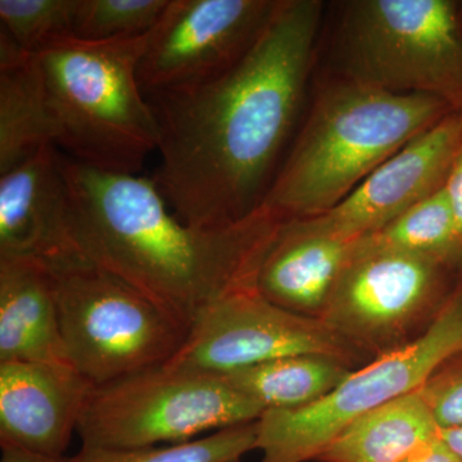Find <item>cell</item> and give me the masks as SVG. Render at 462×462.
Returning <instances> with one entry per match:
<instances>
[{"instance_id":"obj_8","label":"cell","mask_w":462,"mask_h":462,"mask_svg":"<svg viewBox=\"0 0 462 462\" xmlns=\"http://www.w3.org/2000/svg\"><path fill=\"white\" fill-rule=\"evenodd\" d=\"M462 272L361 238L321 320L366 363L421 338Z\"/></svg>"},{"instance_id":"obj_15","label":"cell","mask_w":462,"mask_h":462,"mask_svg":"<svg viewBox=\"0 0 462 462\" xmlns=\"http://www.w3.org/2000/svg\"><path fill=\"white\" fill-rule=\"evenodd\" d=\"M74 251L66 191L53 145L0 175V258H50Z\"/></svg>"},{"instance_id":"obj_24","label":"cell","mask_w":462,"mask_h":462,"mask_svg":"<svg viewBox=\"0 0 462 462\" xmlns=\"http://www.w3.org/2000/svg\"><path fill=\"white\" fill-rule=\"evenodd\" d=\"M419 391L439 430L462 427V351L443 361Z\"/></svg>"},{"instance_id":"obj_22","label":"cell","mask_w":462,"mask_h":462,"mask_svg":"<svg viewBox=\"0 0 462 462\" xmlns=\"http://www.w3.org/2000/svg\"><path fill=\"white\" fill-rule=\"evenodd\" d=\"M169 0H76L72 36L88 42L147 35Z\"/></svg>"},{"instance_id":"obj_13","label":"cell","mask_w":462,"mask_h":462,"mask_svg":"<svg viewBox=\"0 0 462 462\" xmlns=\"http://www.w3.org/2000/svg\"><path fill=\"white\" fill-rule=\"evenodd\" d=\"M93 388L71 364L0 363V446L65 456Z\"/></svg>"},{"instance_id":"obj_16","label":"cell","mask_w":462,"mask_h":462,"mask_svg":"<svg viewBox=\"0 0 462 462\" xmlns=\"http://www.w3.org/2000/svg\"><path fill=\"white\" fill-rule=\"evenodd\" d=\"M69 364L50 270L39 258H0V363Z\"/></svg>"},{"instance_id":"obj_14","label":"cell","mask_w":462,"mask_h":462,"mask_svg":"<svg viewBox=\"0 0 462 462\" xmlns=\"http://www.w3.org/2000/svg\"><path fill=\"white\" fill-rule=\"evenodd\" d=\"M358 240L307 218L284 221L258 270L257 291L288 311L321 320Z\"/></svg>"},{"instance_id":"obj_17","label":"cell","mask_w":462,"mask_h":462,"mask_svg":"<svg viewBox=\"0 0 462 462\" xmlns=\"http://www.w3.org/2000/svg\"><path fill=\"white\" fill-rule=\"evenodd\" d=\"M439 434L420 391L382 404L349 424L318 462H402Z\"/></svg>"},{"instance_id":"obj_19","label":"cell","mask_w":462,"mask_h":462,"mask_svg":"<svg viewBox=\"0 0 462 462\" xmlns=\"http://www.w3.org/2000/svg\"><path fill=\"white\" fill-rule=\"evenodd\" d=\"M56 139L35 56L0 69V175L42 148L56 147Z\"/></svg>"},{"instance_id":"obj_2","label":"cell","mask_w":462,"mask_h":462,"mask_svg":"<svg viewBox=\"0 0 462 462\" xmlns=\"http://www.w3.org/2000/svg\"><path fill=\"white\" fill-rule=\"evenodd\" d=\"M60 165L71 247L188 327L221 298L257 289L284 223L266 207L239 223L200 229L170 211L153 179L103 171L60 152Z\"/></svg>"},{"instance_id":"obj_30","label":"cell","mask_w":462,"mask_h":462,"mask_svg":"<svg viewBox=\"0 0 462 462\" xmlns=\"http://www.w3.org/2000/svg\"><path fill=\"white\" fill-rule=\"evenodd\" d=\"M460 5H461V14H462V2H460Z\"/></svg>"},{"instance_id":"obj_26","label":"cell","mask_w":462,"mask_h":462,"mask_svg":"<svg viewBox=\"0 0 462 462\" xmlns=\"http://www.w3.org/2000/svg\"><path fill=\"white\" fill-rule=\"evenodd\" d=\"M402 462H462L440 434L407 456Z\"/></svg>"},{"instance_id":"obj_1","label":"cell","mask_w":462,"mask_h":462,"mask_svg":"<svg viewBox=\"0 0 462 462\" xmlns=\"http://www.w3.org/2000/svg\"><path fill=\"white\" fill-rule=\"evenodd\" d=\"M322 9L319 0H281L226 74L190 89L145 94L160 134L152 179L185 224L225 226L263 207L300 117Z\"/></svg>"},{"instance_id":"obj_3","label":"cell","mask_w":462,"mask_h":462,"mask_svg":"<svg viewBox=\"0 0 462 462\" xmlns=\"http://www.w3.org/2000/svg\"><path fill=\"white\" fill-rule=\"evenodd\" d=\"M451 112L434 97L336 75L319 90L263 206L284 221L325 214Z\"/></svg>"},{"instance_id":"obj_28","label":"cell","mask_w":462,"mask_h":462,"mask_svg":"<svg viewBox=\"0 0 462 462\" xmlns=\"http://www.w3.org/2000/svg\"><path fill=\"white\" fill-rule=\"evenodd\" d=\"M440 437L462 460V427L439 430Z\"/></svg>"},{"instance_id":"obj_20","label":"cell","mask_w":462,"mask_h":462,"mask_svg":"<svg viewBox=\"0 0 462 462\" xmlns=\"http://www.w3.org/2000/svg\"><path fill=\"white\" fill-rule=\"evenodd\" d=\"M365 238L384 247L439 261L462 272V240L443 187Z\"/></svg>"},{"instance_id":"obj_4","label":"cell","mask_w":462,"mask_h":462,"mask_svg":"<svg viewBox=\"0 0 462 462\" xmlns=\"http://www.w3.org/2000/svg\"><path fill=\"white\" fill-rule=\"evenodd\" d=\"M148 36L109 42L67 36L33 54L56 125V148L67 157L136 175L157 151L156 116L139 81Z\"/></svg>"},{"instance_id":"obj_5","label":"cell","mask_w":462,"mask_h":462,"mask_svg":"<svg viewBox=\"0 0 462 462\" xmlns=\"http://www.w3.org/2000/svg\"><path fill=\"white\" fill-rule=\"evenodd\" d=\"M42 261L69 364L94 387L163 366L184 346L188 325L75 249Z\"/></svg>"},{"instance_id":"obj_25","label":"cell","mask_w":462,"mask_h":462,"mask_svg":"<svg viewBox=\"0 0 462 462\" xmlns=\"http://www.w3.org/2000/svg\"><path fill=\"white\" fill-rule=\"evenodd\" d=\"M462 240V143L443 185Z\"/></svg>"},{"instance_id":"obj_12","label":"cell","mask_w":462,"mask_h":462,"mask_svg":"<svg viewBox=\"0 0 462 462\" xmlns=\"http://www.w3.org/2000/svg\"><path fill=\"white\" fill-rule=\"evenodd\" d=\"M462 143V111L412 139L339 205L307 217L318 229L357 240L372 236L445 185Z\"/></svg>"},{"instance_id":"obj_27","label":"cell","mask_w":462,"mask_h":462,"mask_svg":"<svg viewBox=\"0 0 462 462\" xmlns=\"http://www.w3.org/2000/svg\"><path fill=\"white\" fill-rule=\"evenodd\" d=\"M0 462H76L75 456H47L26 451V449L14 448V447H2V458Z\"/></svg>"},{"instance_id":"obj_29","label":"cell","mask_w":462,"mask_h":462,"mask_svg":"<svg viewBox=\"0 0 462 462\" xmlns=\"http://www.w3.org/2000/svg\"><path fill=\"white\" fill-rule=\"evenodd\" d=\"M229 462H240V460H234V461H229Z\"/></svg>"},{"instance_id":"obj_6","label":"cell","mask_w":462,"mask_h":462,"mask_svg":"<svg viewBox=\"0 0 462 462\" xmlns=\"http://www.w3.org/2000/svg\"><path fill=\"white\" fill-rule=\"evenodd\" d=\"M334 36L337 76L462 111L460 2L352 0Z\"/></svg>"},{"instance_id":"obj_18","label":"cell","mask_w":462,"mask_h":462,"mask_svg":"<svg viewBox=\"0 0 462 462\" xmlns=\"http://www.w3.org/2000/svg\"><path fill=\"white\" fill-rule=\"evenodd\" d=\"M355 367L322 355L276 358L225 374L240 393L267 410H293L318 402L338 387Z\"/></svg>"},{"instance_id":"obj_9","label":"cell","mask_w":462,"mask_h":462,"mask_svg":"<svg viewBox=\"0 0 462 462\" xmlns=\"http://www.w3.org/2000/svg\"><path fill=\"white\" fill-rule=\"evenodd\" d=\"M458 351H462V273L445 309L421 338L355 369L318 402L264 411L257 420L260 462L318 460L349 424L420 388L443 361Z\"/></svg>"},{"instance_id":"obj_7","label":"cell","mask_w":462,"mask_h":462,"mask_svg":"<svg viewBox=\"0 0 462 462\" xmlns=\"http://www.w3.org/2000/svg\"><path fill=\"white\" fill-rule=\"evenodd\" d=\"M263 412L224 375L163 365L91 389L76 433L88 448L178 445L257 421Z\"/></svg>"},{"instance_id":"obj_23","label":"cell","mask_w":462,"mask_h":462,"mask_svg":"<svg viewBox=\"0 0 462 462\" xmlns=\"http://www.w3.org/2000/svg\"><path fill=\"white\" fill-rule=\"evenodd\" d=\"M76 0H0V27L29 54L72 36Z\"/></svg>"},{"instance_id":"obj_10","label":"cell","mask_w":462,"mask_h":462,"mask_svg":"<svg viewBox=\"0 0 462 462\" xmlns=\"http://www.w3.org/2000/svg\"><path fill=\"white\" fill-rule=\"evenodd\" d=\"M297 355L339 358L355 369L369 364L320 319L275 305L257 289L236 291L209 306L166 366L225 375L254 365Z\"/></svg>"},{"instance_id":"obj_11","label":"cell","mask_w":462,"mask_h":462,"mask_svg":"<svg viewBox=\"0 0 462 462\" xmlns=\"http://www.w3.org/2000/svg\"><path fill=\"white\" fill-rule=\"evenodd\" d=\"M281 0H169L139 63L145 94L190 89L226 74L266 29Z\"/></svg>"},{"instance_id":"obj_21","label":"cell","mask_w":462,"mask_h":462,"mask_svg":"<svg viewBox=\"0 0 462 462\" xmlns=\"http://www.w3.org/2000/svg\"><path fill=\"white\" fill-rule=\"evenodd\" d=\"M257 449V421L214 431L189 442L141 448L81 447L76 462H229Z\"/></svg>"}]
</instances>
